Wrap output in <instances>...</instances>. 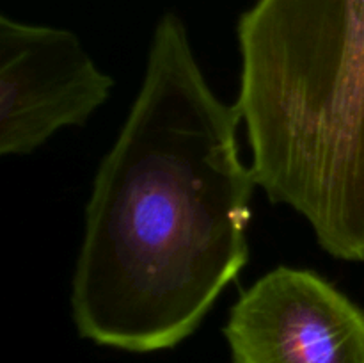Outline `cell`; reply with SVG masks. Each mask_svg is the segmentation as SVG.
I'll return each mask as SVG.
<instances>
[{
	"label": "cell",
	"instance_id": "cell-4",
	"mask_svg": "<svg viewBox=\"0 0 364 363\" xmlns=\"http://www.w3.org/2000/svg\"><path fill=\"white\" fill-rule=\"evenodd\" d=\"M224 335L233 363H364V310L309 269L259 278L233 305Z\"/></svg>",
	"mask_w": 364,
	"mask_h": 363
},
{
	"label": "cell",
	"instance_id": "cell-1",
	"mask_svg": "<svg viewBox=\"0 0 364 363\" xmlns=\"http://www.w3.org/2000/svg\"><path fill=\"white\" fill-rule=\"evenodd\" d=\"M240 121L206 80L181 18L164 13L85 206L70 295L82 338L174 347L247 265L256 178L238 152Z\"/></svg>",
	"mask_w": 364,
	"mask_h": 363
},
{
	"label": "cell",
	"instance_id": "cell-3",
	"mask_svg": "<svg viewBox=\"0 0 364 363\" xmlns=\"http://www.w3.org/2000/svg\"><path fill=\"white\" fill-rule=\"evenodd\" d=\"M114 80L75 32L0 16V155H28L53 134L82 127Z\"/></svg>",
	"mask_w": 364,
	"mask_h": 363
},
{
	"label": "cell",
	"instance_id": "cell-2",
	"mask_svg": "<svg viewBox=\"0 0 364 363\" xmlns=\"http://www.w3.org/2000/svg\"><path fill=\"white\" fill-rule=\"evenodd\" d=\"M237 39L256 185L364 262V0H256Z\"/></svg>",
	"mask_w": 364,
	"mask_h": 363
}]
</instances>
